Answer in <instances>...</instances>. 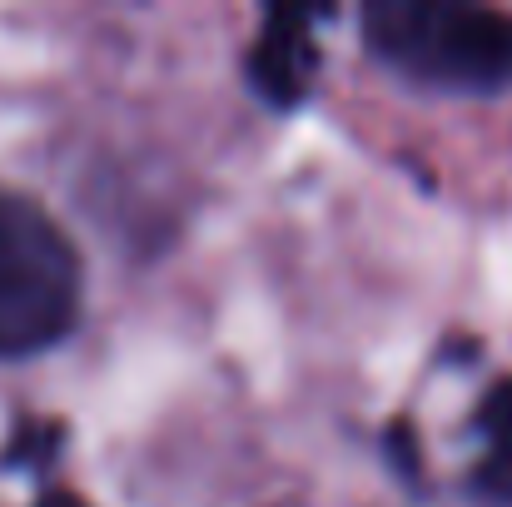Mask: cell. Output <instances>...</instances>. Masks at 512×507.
<instances>
[{
	"label": "cell",
	"mask_w": 512,
	"mask_h": 507,
	"mask_svg": "<svg viewBox=\"0 0 512 507\" xmlns=\"http://www.w3.org/2000/svg\"><path fill=\"white\" fill-rule=\"evenodd\" d=\"M473 428H478V458L468 468V488L478 503L512 507V373L488 383Z\"/></svg>",
	"instance_id": "cell-4"
},
{
	"label": "cell",
	"mask_w": 512,
	"mask_h": 507,
	"mask_svg": "<svg viewBox=\"0 0 512 507\" xmlns=\"http://www.w3.org/2000/svg\"><path fill=\"white\" fill-rule=\"evenodd\" d=\"M244 75L264 105H304L319 80V10H269L264 30L244 55Z\"/></svg>",
	"instance_id": "cell-3"
},
{
	"label": "cell",
	"mask_w": 512,
	"mask_h": 507,
	"mask_svg": "<svg viewBox=\"0 0 512 507\" xmlns=\"http://www.w3.org/2000/svg\"><path fill=\"white\" fill-rule=\"evenodd\" d=\"M358 25L373 60L418 90L463 100L512 90V10L473 0H378Z\"/></svg>",
	"instance_id": "cell-1"
},
{
	"label": "cell",
	"mask_w": 512,
	"mask_h": 507,
	"mask_svg": "<svg viewBox=\"0 0 512 507\" xmlns=\"http://www.w3.org/2000/svg\"><path fill=\"white\" fill-rule=\"evenodd\" d=\"M30 507H85L80 498H70V493H45V498H35Z\"/></svg>",
	"instance_id": "cell-5"
},
{
	"label": "cell",
	"mask_w": 512,
	"mask_h": 507,
	"mask_svg": "<svg viewBox=\"0 0 512 507\" xmlns=\"http://www.w3.org/2000/svg\"><path fill=\"white\" fill-rule=\"evenodd\" d=\"M85 309V264L70 229L30 194L0 189V363L50 353Z\"/></svg>",
	"instance_id": "cell-2"
}]
</instances>
